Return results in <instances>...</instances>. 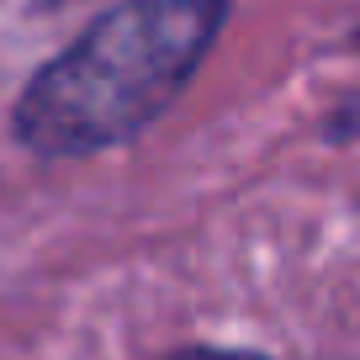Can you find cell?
Returning <instances> with one entry per match:
<instances>
[{
    "label": "cell",
    "mask_w": 360,
    "mask_h": 360,
    "mask_svg": "<svg viewBox=\"0 0 360 360\" xmlns=\"http://www.w3.org/2000/svg\"><path fill=\"white\" fill-rule=\"evenodd\" d=\"M217 0H127L27 85L22 138L48 159L112 148L154 122L212 43Z\"/></svg>",
    "instance_id": "1"
},
{
    "label": "cell",
    "mask_w": 360,
    "mask_h": 360,
    "mask_svg": "<svg viewBox=\"0 0 360 360\" xmlns=\"http://www.w3.org/2000/svg\"><path fill=\"white\" fill-rule=\"evenodd\" d=\"M169 360H259V355H238V349H180Z\"/></svg>",
    "instance_id": "2"
}]
</instances>
